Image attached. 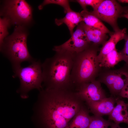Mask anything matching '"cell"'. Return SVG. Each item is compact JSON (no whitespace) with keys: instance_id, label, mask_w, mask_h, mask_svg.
I'll list each match as a JSON object with an SVG mask.
<instances>
[{"instance_id":"484cf974","label":"cell","mask_w":128,"mask_h":128,"mask_svg":"<svg viewBox=\"0 0 128 128\" xmlns=\"http://www.w3.org/2000/svg\"><path fill=\"white\" fill-rule=\"evenodd\" d=\"M111 128H123L120 127L119 124L115 123H112L111 126ZM126 128H128V127Z\"/></svg>"},{"instance_id":"4fadbf2b","label":"cell","mask_w":128,"mask_h":128,"mask_svg":"<svg viewBox=\"0 0 128 128\" xmlns=\"http://www.w3.org/2000/svg\"><path fill=\"white\" fill-rule=\"evenodd\" d=\"M81 23L87 39L90 45L99 46L103 45L106 41L108 37L106 34L98 28L87 25L83 22Z\"/></svg>"},{"instance_id":"603a6c76","label":"cell","mask_w":128,"mask_h":128,"mask_svg":"<svg viewBox=\"0 0 128 128\" xmlns=\"http://www.w3.org/2000/svg\"><path fill=\"white\" fill-rule=\"evenodd\" d=\"M103 0H85L87 6H91L93 10L96 9L102 2Z\"/></svg>"},{"instance_id":"52a82bcc","label":"cell","mask_w":128,"mask_h":128,"mask_svg":"<svg viewBox=\"0 0 128 128\" xmlns=\"http://www.w3.org/2000/svg\"><path fill=\"white\" fill-rule=\"evenodd\" d=\"M96 79L105 84L112 94L119 95L128 83V64L116 69L102 68Z\"/></svg>"},{"instance_id":"ffe728a7","label":"cell","mask_w":128,"mask_h":128,"mask_svg":"<svg viewBox=\"0 0 128 128\" xmlns=\"http://www.w3.org/2000/svg\"><path fill=\"white\" fill-rule=\"evenodd\" d=\"M11 23L9 19L6 17L0 18V45L1 46L5 38L8 34V28Z\"/></svg>"},{"instance_id":"30bf717a","label":"cell","mask_w":128,"mask_h":128,"mask_svg":"<svg viewBox=\"0 0 128 128\" xmlns=\"http://www.w3.org/2000/svg\"><path fill=\"white\" fill-rule=\"evenodd\" d=\"M101 83L96 79L82 84L76 88L77 93L80 98L86 103L99 101L106 97Z\"/></svg>"},{"instance_id":"277c9868","label":"cell","mask_w":128,"mask_h":128,"mask_svg":"<svg viewBox=\"0 0 128 128\" xmlns=\"http://www.w3.org/2000/svg\"><path fill=\"white\" fill-rule=\"evenodd\" d=\"M27 33L22 25L15 28L13 33L5 38L0 50L11 63L13 71L21 66L24 61L36 60L30 54L27 45Z\"/></svg>"},{"instance_id":"2e32d148","label":"cell","mask_w":128,"mask_h":128,"mask_svg":"<svg viewBox=\"0 0 128 128\" xmlns=\"http://www.w3.org/2000/svg\"><path fill=\"white\" fill-rule=\"evenodd\" d=\"M91 117L88 110L83 106L66 128H88Z\"/></svg>"},{"instance_id":"3957f363","label":"cell","mask_w":128,"mask_h":128,"mask_svg":"<svg viewBox=\"0 0 128 128\" xmlns=\"http://www.w3.org/2000/svg\"><path fill=\"white\" fill-rule=\"evenodd\" d=\"M99 46L91 45L75 55L71 78L76 88L81 84L96 79L101 69L97 58Z\"/></svg>"},{"instance_id":"5b68a950","label":"cell","mask_w":128,"mask_h":128,"mask_svg":"<svg viewBox=\"0 0 128 128\" xmlns=\"http://www.w3.org/2000/svg\"><path fill=\"white\" fill-rule=\"evenodd\" d=\"M31 63L27 67L21 66L13 70V77H18L20 81V86L17 92L23 99L28 97V93L32 90L37 89L40 91L43 88L42 64L40 60Z\"/></svg>"},{"instance_id":"f1b7e54d","label":"cell","mask_w":128,"mask_h":128,"mask_svg":"<svg viewBox=\"0 0 128 128\" xmlns=\"http://www.w3.org/2000/svg\"><path fill=\"white\" fill-rule=\"evenodd\" d=\"M127 104H128V103Z\"/></svg>"},{"instance_id":"9a60e30c","label":"cell","mask_w":128,"mask_h":128,"mask_svg":"<svg viewBox=\"0 0 128 128\" xmlns=\"http://www.w3.org/2000/svg\"><path fill=\"white\" fill-rule=\"evenodd\" d=\"M55 21L56 24L58 26L63 23L65 24L67 26L71 35L74 32L73 29L75 27L83 22V19L80 13L71 9L66 13L64 18L59 19L56 18Z\"/></svg>"},{"instance_id":"9c48e42d","label":"cell","mask_w":128,"mask_h":128,"mask_svg":"<svg viewBox=\"0 0 128 128\" xmlns=\"http://www.w3.org/2000/svg\"><path fill=\"white\" fill-rule=\"evenodd\" d=\"M90 45L87 39L80 23L68 40L62 45L54 46L53 50L55 52H66L75 55L86 50Z\"/></svg>"},{"instance_id":"44dd1931","label":"cell","mask_w":128,"mask_h":128,"mask_svg":"<svg viewBox=\"0 0 128 128\" xmlns=\"http://www.w3.org/2000/svg\"><path fill=\"white\" fill-rule=\"evenodd\" d=\"M50 4H55L59 5L63 7L64 12L67 13L71 9L70 8L69 1L66 0H45L38 6L40 10L42 9L44 6Z\"/></svg>"},{"instance_id":"ba28073f","label":"cell","mask_w":128,"mask_h":128,"mask_svg":"<svg viewBox=\"0 0 128 128\" xmlns=\"http://www.w3.org/2000/svg\"><path fill=\"white\" fill-rule=\"evenodd\" d=\"M92 12L101 20L109 24L114 31L120 28L117 19L128 13V7H123L114 0H103L99 6Z\"/></svg>"},{"instance_id":"4316f807","label":"cell","mask_w":128,"mask_h":128,"mask_svg":"<svg viewBox=\"0 0 128 128\" xmlns=\"http://www.w3.org/2000/svg\"><path fill=\"white\" fill-rule=\"evenodd\" d=\"M118 1L120 3H128V0H119Z\"/></svg>"},{"instance_id":"e0dca14e","label":"cell","mask_w":128,"mask_h":128,"mask_svg":"<svg viewBox=\"0 0 128 128\" xmlns=\"http://www.w3.org/2000/svg\"><path fill=\"white\" fill-rule=\"evenodd\" d=\"M80 13L83 18V22L87 25L98 28L106 34H110L112 32L92 12L83 10Z\"/></svg>"},{"instance_id":"6da1fadb","label":"cell","mask_w":128,"mask_h":128,"mask_svg":"<svg viewBox=\"0 0 128 128\" xmlns=\"http://www.w3.org/2000/svg\"><path fill=\"white\" fill-rule=\"evenodd\" d=\"M39 91L34 116L44 128H66L84 106L75 90L43 88Z\"/></svg>"},{"instance_id":"ac0fdd59","label":"cell","mask_w":128,"mask_h":128,"mask_svg":"<svg viewBox=\"0 0 128 128\" xmlns=\"http://www.w3.org/2000/svg\"><path fill=\"white\" fill-rule=\"evenodd\" d=\"M122 60L121 56L116 48L102 58L99 62L100 66L101 68L110 69Z\"/></svg>"},{"instance_id":"83f0119b","label":"cell","mask_w":128,"mask_h":128,"mask_svg":"<svg viewBox=\"0 0 128 128\" xmlns=\"http://www.w3.org/2000/svg\"><path fill=\"white\" fill-rule=\"evenodd\" d=\"M121 17L125 18L128 19V13L122 15Z\"/></svg>"},{"instance_id":"d6986e66","label":"cell","mask_w":128,"mask_h":128,"mask_svg":"<svg viewBox=\"0 0 128 128\" xmlns=\"http://www.w3.org/2000/svg\"><path fill=\"white\" fill-rule=\"evenodd\" d=\"M112 123L109 120H105L102 116L94 115L91 116L88 128H108Z\"/></svg>"},{"instance_id":"7c38bea8","label":"cell","mask_w":128,"mask_h":128,"mask_svg":"<svg viewBox=\"0 0 128 128\" xmlns=\"http://www.w3.org/2000/svg\"><path fill=\"white\" fill-rule=\"evenodd\" d=\"M126 30V28L122 29H119L110 34V38L100 49L99 53L97 55L99 62L104 56L116 48V46L118 42L124 39L127 33Z\"/></svg>"},{"instance_id":"8fae6325","label":"cell","mask_w":128,"mask_h":128,"mask_svg":"<svg viewBox=\"0 0 128 128\" xmlns=\"http://www.w3.org/2000/svg\"><path fill=\"white\" fill-rule=\"evenodd\" d=\"M117 99L106 97L99 101L86 103L90 111L94 115L102 116L109 115L114 107Z\"/></svg>"},{"instance_id":"d4e9b609","label":"cell","mask_w":128,"mask_h":128,"mask_svg":"<svg viewBox=\"0 0 128 128\" xmlns=\"http://www.w3.org/2000/svg\"><path fill=\"white\" fill-rule=\"evenodd\" d=\"M76 1L79 4L83 10H87V5L86 3L85 0H77Z\"/></svg>"},{"instance_id":"5bb4252c","label":"cell","mask_w":128,"mask_h":128,"mask_svg":"<svg viewBox=\"0 0 128 128\" xmlns=\"http://www.w3.org/2000/svg\"><path fill=\"white\" fill-rule=\"evenodd\" d=\"M116 105L109 115V120L119 124L124 123L128 125V106L123 100L117 99Z\"/></svg>"},{"instance_id":"7402d4cb","label":"cell","mask_w":128,"mask_h":128,"mask_svg":"<svg viewBox=\"0 0 128 128\" xmlns=\"http://www.w3.org/2000/svg\"><path fill=\"white\" fill-rule=\"evenodd\" d=\"M125 43L123 49L119 52L122 58V60L124 61L128 64V35L126 34L124 39Z\"/></svg>"},{"instance_id":"8992f818","label":"cell","mask_w":128,"mask_h":128,"mask_svg":"<svg viewBox=\"0 0 128 128\" xmlns=\"http://www.w3.org/2000/svg\"><path fill=\"white\" fill-rule=\"evenodd\" d=\"M32 7L24 0H7L0 14L9 18L11 23L18 25L29 24L32 19Z\"/></svg>"},{"instance_id":"7a4b0ae2","label":"cell","mask_w":128,"mask_h":128,"mask_svg":"<svg viewBox=\"0 0 128 128\" xmlns=\"http://www.w3.org/2000/svg\"><path fill=\"white\" fill-rule=\"evenodd\" d=\"M75 55L66 52H56L42 64L44 88L75 90L71 78Z\"/></svg>"},{"instance_id":"cb8c5ba5","label":"cell","mask_w":128,"mask_h":128,"mask_svg":"<svg viewBox=\"0 0 128 128\" xmlns=\"http://www.w3.org/2000/svg\"><path fill=\"white\" fill-rule=\"evenodd\" d=\"M119 95L122 97L128 99V83L122 89Z\"/></svg>"}]
</instances>
